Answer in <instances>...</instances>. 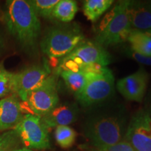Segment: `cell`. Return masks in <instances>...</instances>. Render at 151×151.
<instances>
[{"label": "cell", "instance_id": "cell-19", "mask_svg": "<svg viewBox=\"0 0 151 151\" xmlns=\"http://www.w3.org/2000/svg\"><path fill=\"white\" fill-rule=\"evenodd\" d=\"M55 137L60 147L69 148L75 143L76 132L69 126H59L55 128Z\"/></svg>", "mask_w": 151, "mask_h": 151}, {"label": "cell", "instance_id": "cell-24", "mask_svg": "<svg viewBox=\"0 0 151 151\" xmlns=\"http://www.w3.org/2000/svg\"><path fill=\"white\" fill-rule=\"evenodd\" d=\"M131 53L132 58L135 60L137 62L141 64V65L151 66V57L139 54L138 52L133 51V50H132Z\"/></svg>", "mask_w": 151, "mask_h": 151}, {"label": "cell", "instance_id": "cell-7", "mask_svg": "<svg viewBox=\"0 0 151 151\" xmlns=\"http://www.w3.org/2000/svg\"><path fill=\"white\" fill-rule=\"evenodd\" d=\"M59 101L55 77L50 75L40 86L28 94L24 102L31 114L41 118L59 104Z\"/></svg>", "mask_w": 151, "mask_h": 151}, {"label": "cell", "instance_id": "cell-6", "mask_svg": "<svg viewBox=\"0 0 151 151\" xmlns=\"http://www.w3.org/2000/svg\"><path fill=\"white\" fill-rule=\"evenodd\" d=\"M14 130L27 148L30 150L50 148L48 131L41 122L40 117L31 113L24 115Z\"/></svg>", "mask_w": 151, "mask_h": 151}, {"label": "cell", "instance_id": "cell-23", "mask_svg": "<svg viewBox=\"0 0 151 151\" xmlns=\"http://www.w3.org/2000/svg\"><path fill=\"white\" fill-rule=\"evenodd\" d=\"M97 151H135L127 141H120L112 146L98 149Z\"/></svg>", "mask_w": 151, "mask_h": 151}, {"label": "cell", "instance_id": "cell-21", "mask_svg": "<svg viewBox=\"0 0 151 151\" xmlns=\"http://www.w3.org/2000/svg\"><path fill=\"white\" fill-rule=\"evenodd\" d=\"M13 74L0 64V99L14 94Z\"/></svg>", "mask_w": 151, "mask_h": 151}, {"label": "cell", "instance_id": "cell-17", "mask_svg": "<svg viewBox=\"0 0 151 151\" xmlns=\"http://www.w3.org/2000/svg\"><path fill=\"white\" fill-rule=\"evenodd\" d=\"M112 0H86L83 2L84 15L91 22H95L113 4Z\"/></svg>", "mask_w": 151, "mask_h": 151}, {"label": "cell", "instance_id": "cell-25", "mask_svg": "<svg viewBox=\"0 0 151 151\" xmlns=\"http://www.w3.org/2000/svg\"><path fill=\"white\" fill-rule=\"evenodd\" d=\"M4 46V39L3 35L1 34V32L0 31V51L2 50Z\"/></svg>", "mask_w": 151, "mask_h": 151}, {"label": "cell", "instance_id": "cell-1", "mask_svg": "<svg viewBox=\"0 0 151 151\" xmlns=\"http://www.w3.org/2000/svg\"><path fill=\"white\" fill-rule=\"evenodd\" d=\"M4 20L20 46L27 52L35 51L41 34V22L28 1H6Z\"/></svg>", "mask_w": 151, "mask_h": 151}, {"label": "cell", "instance_id": "cell-14", "mask_svg": "<svg viewBox=\"0 0 151 151\" xmlns=\"http://www.w3.org/2000/svg\"><path fill=\"white\" fill-rule=\"evenodd\" d=\"M128 14L132 29L142 32L151 29V2L130 1Z\"/></svg>", "mask_w": 151, "mask_h": 151}, {"label": "cell", "instance_id": "cell-18", "mask_svg": "<svg viewBox=\"0 0 151 151\" xmlns=\"http://www.w3.org/2000/svg\"><path fill=\"white\" fill-rule=\"evenodd\" d=\"M78 11L76 1L59 0L52 11V18L63 22H69L74 18Z\"/></svg>", "mask_w": 151, "mask_h": 151}, {"label": "cell", "instance_id": "cell-13", "mask_svg": "<svg viewBox=\"0 0 151 151\" xmlns=\"http://www.w3.org/2000/svg\"><path fill=\"white\" fill-rule=\"evenodd\" d=\"M78 108L75 103L59 104L50 112L41 118V122L46 129L69 126L76 120Z\"/></svg>", "mask_w": 151, "mask_h": 151}, {"label": "cell", "instance_id": "cell-9", "mask_svg": "<svg viewBox=\"0 0 151 151\" xmlns=\"http://www.w3.org/2000/svg\"><path fill=\"white\" fill-rule=\"evenodd\" d=\"M50 76L44 65H33L13 74L14 94L24 101L30 92L39 87Z\"/></svg>", "mask_w": 151, "mask_h": 151}, {"label": "cell", "instance_id": "cell-5", "mask_svg": "<svg viewBox=\"0 0 151 151\" xmlns=\"http://www.w3.org/2000/svg\"><path fill=\"white\" fill-rule=\"evenodd\" d=\"M114 76L106 67L87 72V81L83 91L76 99L84 106L103 101L112 94Z\"/></svg>", "mask_w": 151, "mask_h": 151}, {"label": "cell", "instance_id": "cell-10", "mask_svg": "<svg viewBox=\"0 0 151 151\" xmlns=\"http://www.w3.org/2000/svg\"><path fill=\"white\" fill-rule=\"evenodd\" d=\"M126 141L135 151H151V116L148 113L141 111L132 118Z\"/></svg>", "mask_w": 151, "mask_h": 151}, {"label": "cell", "instance_id": "cell-12", "mask_svg": "<svg viewBox=\"0 0 151 151\" xmlns=\"http://www.w3.org/2000/svg\"><path fill=\"white\" fill-rule=\"evenodd\" d=\"M15 94L0 99V132L13 130L23 118V110Z\"/></svg>", "mask_w": 151, "mask_h": 151}, {"label": "cell", "instance_id": "cell-27", "mask_svg": "<svg viewBox=\"0 0 151 151\" xmlns=\"http://www.w3.org/2000/svg\"><path fill=\"white\" fill-rule=\"evenodd\" d=\"M145 32H146L147 35H148V36H150V37H151V29H149V30H148V31H146Z\"/></svg>", "mask_w": 151, "mask_h": 151}, {"label": "cell", "instance_id": "cell-20", "mask_svg": "<svg viewBox=\"0 0 151 151\" xmlns=\"http://www.w3.org/2000/svg\"><path fill=\"white\" fill-rule=\"evenodd\" d=\"M59 0H29L28 3L36 14L44 18H52V11Z\"/></svg>", "mask_w": 151, "mask_h": 151}, {"label": "cell", "instance_id": "cell-11", "mask_svg": "<svg viewBox=\"0 0 151 151\" xmlns=\"http://www.w3.org/2000/svg\"><path fill=\"white\" fill-rule=\"evenodd\" d=\"M148 76L146 71L140 69L137 72L118 81L117 89L121 95L129 101H142L148 84Z\"/></svg>", "mask_w": 151, "mask_h": 151}, {"label": "cell", "instance_id": "cell-2", "mask_svg": "<svg viewBox=\"0 0 151 151\" xmlns=\"http://www.w3.org/2000/svg\"><path fill=\"white\" fill-rule=\"evenodd\" d=\"M109 63L110 56L104 47L95 41L83 40L70 53L60 59L57 71L88 72L106 67Z\"/></svg>", "mask_w": 151, "mask_h": 151}, {"label": "cell", "instance_id": "cell-26", "mask_svg": "<svg viewBox=\"0 0 151 151\" xmlns=\"http://www.w3.org/2000/svg\"><path fill=\"white\" fill-rule=\"evenodd\" d=\"M12 151H33L32 150H30L29 148H16L15 150H12Z\"/></svg>", "mask_w": 151, "mask_h": 151}, {"label": "cell", "instance_id": "cell-16", "mask_svg": "<svg viewBox=\"0 0 151 151\" xmlns=\"http://www.w3.org/2000/svg\"><path fill=\"white\" fill-rule=\"evenodd\" d=\"M127 41L131 45L132 50L151 57V37L145 32L132 29Z\"/></svg>", "mask_w": 151, "mask_h": 151}, {"label": "cell", "instance_id": "cell-4", "mask_svg": "<svg viewBox=\"0 0 151 151\" xmlns=\"http://www.w3.org/2000/svg\"><path fill=\"white\" fill-rule=\"evenodd\" d=\"M83 40V35L76 26L53 27L41 39L40 48L50 59H62Z\"/></svg>", "mask_w": 151, "mask_h": 151}, {"label": "cell", "instance_id": "cell-15", "mask_svg": "<svg viewBox=\"0 0 151 151\" xmlns=\"http://www.w3.org/2000/svg\"><path fill=\"white\" fill-rule=\"evenodd\" d=\"M58 73L65 81L67 88L74 93L76 97L78 96L86 86L87 72L62 70Z\"/></svg>", "mask_w": 151, "mask_h": 151}, {"label": "cell", "instance_id": "cell-22", "mask_svg": "<svg viewBox=\"0 0 151 151\" xmlns=\"http://www.w3.org/2000/svg\"><path fill=\"white\" fill-rule=\"evenodd\" d=\"M20 139L13 130L0 134V151H12L18 148Z\"/></svg>", "mask_w": 151, "mask_h": 151}, {"label": "cell", "instance_id": "cell-3", "mask_svg": "<svg viewBox=\"0 0 151 151\" xmlns=\"http://www.w3.org/2000/svg\"><path fill=\"white\" fill-rule=\"evenodd\" d=\"M130 1H120L99 24L95 42L100 46H114L127 41L132 27L128 14Z\"/></svg>", "mask_w": 151, "mask_h": 151}, {"label": "cell", "instance_id": "cell-8", "mask_svg": "<svg viewBox=\"0 0 151 151\" xmlns=\"http://www.w3.org/2000/svg\"><path fill=\"white\" fill-rule=\"evenodd\" d=\"M88 134L98 149L112 146L121 140V127L113 117L95 119L89 126Z\"/></svg>", "mask_w": 151, "mask_h": 151}]
</instances>
